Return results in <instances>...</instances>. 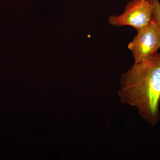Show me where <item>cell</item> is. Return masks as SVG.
<instances>
[{"instance_id":"6da1fadb","label":"cell","mask_w":160,"mask_h":160,"mask_svg":"<svg viewBox=\"0 0 160 160\" xmlns=\"http://www.w3.org/2000/svg\"><path fill=\"white\" fill-rule=\"evenodd\" d=\"M120 82L121 102L135 107L143 119L155 126L160 120V52L134 63Z\"/></svg>"},{"instance_id":"7a4b0ae2","label":"cell","mask_w":160,"mask_h":160,"mask_svg":"<svg viewBox=\"0 0 160 160\" xmlns=\"http://www.w3.org/2000/svg\"><path fill=\"white\" fill-rule=\"evenodd\" d=\"M153 0H131L119 15H110L108 22L115 27L130 26L136 30L152 20Z\"/></svg>"},{"instance_id":"3957f363","label":"cell","mask_w":160,"mask_h":160,"mask_svg":"<svg viewBox=\"0 0 160 160\" xmlns=\"http://www.w3.org/2000/svg\"><path fill=\"white\" fill-rule=\"evenodd\" d=\"M137 34L128 45L134 63L142 62L157 53L160 48V32L154 20L138 29Z\"/></svg>"},{"instance_id":"277c9868","label":"cell","mask_w":160,"mask_h":160,"mask_svg":"<svg viewBox=\"0 0 160 160\" xmlns=\"http://www.w3.org/2000/svg\"><path fill=\"white\" fill-rule=\"evenodd\" d=\"M152 19L156 23L160 32V3L159 0H153Z\"/></svg>"}]
</instances>
